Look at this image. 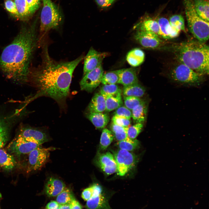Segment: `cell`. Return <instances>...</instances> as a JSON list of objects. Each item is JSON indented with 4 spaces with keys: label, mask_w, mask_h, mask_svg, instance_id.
<instances>
[{
    "label": "cell",
    "mask_w": 209,
    "mask_h": 209,
    "mask_svg": "<svg viewBox=\"0 0 209 209\" xmlns=\"http://www.w3.org/2000/svg\"><path fill=\"white\" fill-rule=\"evenodd\" d=\"M43 49L42 62L30 69L28 81L37 88L38 96L48 97L62 103L69 95L73 72L84 57L81 55L70 61L57 62L51 57L46 46Z\"/></svg>",
    "instance_id": "6da1fadb"
},
{
    "label": "cell",
    "mask_w": 209,
    "mask_h": 209,
    "mask_svg": "<svg viewBox=\"0 0 209 209\" xmlns=\"http://www.w3.org/2000/svg\"><path fill=\"white\" fill-rule=\"evenodd\" d=\"M36 21L23 25L0 56V70L7 78L20 83L28 81L30 65L39 43Z\"/></svg>",
    "instance_id": "7a4b0ae2"
},
{
    "label": "cell",
    "mask_w": 209,
    "mask_h": 209,
    "mask_svg": "<svg viewBox=\"0 0 209 209\" xmlns=\"http://www.w3.org/2000/svg\"><path fill=\"white\" fill-rule=\"evenodd\" d=\"M172 51L180 63L202 75L209 73V47L198 40H190L173 46Z\"/></svg>",
    "instance_id": "3957f363"
},
{
    "label": "cell",
    "mask_w": 209,
    "mask_h": 209,
    "mask_svg": "<svg viewBox=\"0 0 209 209\" xmlns=\"http://www.w3.org/2000/svg\"><path fill=\"white\" fill-rule=\"evenodd\" d=\"M183 3L189 30L198 41L205 43L209 38V22L198 16L192 0H183Z\"/></svg>",
    "instance_id": "277c9868"
},
{
    "label": "cell",
    "mask_w": 209,
    "mask_h": 209,
    "mask_svg": "<svg viewBox=\"0 0 209 209\" xmlns=\"http://www.w3.org/2000/svg\"><path fill=\"white\" fill-rule=\"evenodd\" d=\"M42 8L40 15V32L44 34L58 28L62 17L58 7L51 0H42Z\"/></svg>",
    "instance_id": "5b68a950"
},
{
    "label": "cell",
    "mask_w": 209,
    "mask_h": 209,
    "mask_svg": "<svg viewBox=\"0 0 209 209\" xmlns=\"http://www.w3.org/2000/svg\"><path fill=\"white\" fill-rule=\"evenodd\" d=\"M201 75L182 63L176 66L171 71L169 76L174 82L183 85L197 86L204 81Z\"/></svg>",
    "instance_id": "8992f818"
},
{
    "label": "cell",
    "mask_w": 209,
    "mask_h": 209,
    "mask_svg": "<svg viewBox=\"0 0 209 209\" xmlns=\"http://www.w3.org/2000/svg\"><path fill=\"white\" fill-rule=\"evenodd\" d=\"M114 158L117 166V171L121 176H124L135 165L137 158L129 151L122 149L114 153Z\"/></svg>",
    "instance_id": "52a82bcc"
},
{
    "label": "cell",
    "mask_w": 209,
    "mask_h": 209,
    "mask_svg": "<svg viewBox=\"0 0 209 209\" xmlns=\"http://www.w3.org/2000/svg\"><path fill=\"white\" fill-rule=\"evenodd\" d=\"M51 149L39 146L29 153L27 172L39 170L44 165L48 160Z\"/></svg>",
    "instance_id": "ba28073f"
},
{
    "label": "cell",
    "mask_w": 209,
    "mask_h": 209,
    "mask_svg": "<svg viewBox=\"0 0 209 209\" xmlns=\"http://www.w3.org/2000/svg\"><path fill=\"white\" fill-rule=\"evenodd\" d=\"M103 73L101 64L83 76L80 82L81 89L88 92H92L101 83Z\"/></svg>",
    "instance_id": "9c48e42d"
},
{
    "label": "cell",
    "mask_w": 209,
    "mask_h": 209,
    "mask_svg": "<svg viewBox=\"0 0 209 209\" xmlns=\"http://www.w3.org/2000/svg\"><path fill=\"white\" fill-rule=\"evenodd\" d=\"M41 145L17 136L9 144L7 149L11 154L19 156L28 154Z\"/></svg>",
    "instance_id": "30bf717a"
},
{
    "label": "cell",
    "mask_w": 209,
    "mask_h": 209,
    "mask_svg": "<svg viewBox=\"0 0 209 209\" xmlns=\"http://www.w3.org/2000/svg\"><path fill=\"white\" fill-rule=\"evenodd\" d=\"M158 35L150 31L137 30L134 35L135 40L143 47L155 48L161 46L163 42Z\"/></svg>",
    "instance_id": "8fae6325"
},
{
    "label": "cell",
    "mask_w": 209,
    "mask_h": 209,
    "mask_svg": "<svg viewBox=\"0 0 209 209\" xmlns=\"http://www.w3.org/2000/svg\"><path fill=\"white\" fill-rule=\"evenodd\" d=\"M17 136L40 145L47 141L48 139L47 134L44 131L27 126L21 127Z\"/></svg>",
    "instance_id": "7c38bea8"
},
{
    "label": "cell",
    "mask_w": 209,
    "mask_h": 209,
    "mask_svg": "<svg viewBox=\"0 0 209 209\" xmlns=\"http://www.w3.org/2000/svg\"><path fill=\"white\" fill-rule=\"evenodd\" d=\"M105 55L91 47L86 56L84 58L83 76L94 69L100 64Z\"/></svg>",
    "instance_id": "4fadbf2b"
},
{
    "label": "cell",
    "mask_w": 209,
    "mask_h": 209,
    "mask_svg": "<svg viewBox=\"0 0 209 209\" xmlns=\"http://www.w3.org/2000/svg\"><path fill=\"white\" fill-rule=\"evenodd\" d=\"M96 163L101 169L107 175L112 174L117 171V166L113 155L109 152L99 154Z\"/></svg>",
    "instance_id": "5bb4252c"
},
{
    "label": "cell",
    "mask_w": 209,
    "mask_h": 209,
    "mask_svg": "<svg viewBox=\"0 0 209 209\" xmlns=\"http://www.w3.org/2000/svg\"><path fill=\"white\" fill-rule=\"evenodd\" d=\"M65 188V185L62 180L51 177L46 181L44 191L48 197H54L57 196Z\"/></svg>",
    "instance_id": "9a60e30c"
},
{
    "label": "cell",
    "mask_w": 209,
    "mask_h": 209,
    "mask_svg": "<svg viewBox=\"0 0 209 209\" xmlns=\"http://www.w3.org/2000/svg\"><path fill=\"white\" fill-rule=\"evenodd\" d=\"M119 76L118 83L126 86L138 83L135 69L130 68L117 70Z\"/></svg>",
    "instance_id": "2e32d148"
},
{
    "label": "cell",
    "mask_w": 209,
    "mask_h": 209,
    "mask_svg": "<svg viewBox=\"0 0 209 209\" xmlns=\"http://www.w3.org/2000/svg\"><path fill=\"white\" fill-rule=\"evenodd\" d=\"M109 197L102 192L93 196L87 201V209H112L109 202Z\"/></svg>",
    "instance_id": "e0dca14e"
},
{
    "label": "cell",
    "mask_w": 209,
    "mask_h": 209,
    "mask_svg": "<svg viewBox=\"0 0 209 209\" xmlns=\"http://www.w3.org/2000/svg\"><path fill=\"white\" fill-rule=\"evenodd\" d=\"M157 21L159 26L160 37L165 39H170L176 37L179 35L180 33L172 28L166 18L160 17Z\"/></svg>",
    "instance_id": "ac0fdd59"
},
{
    "label": "cell",
    "mask_w": 209,
    "mask_h": 209,
    "mask_svg": "<svg viewBox=\"0 0 209 209\" xmlns=\"http://www.w3.org/2000/svg\"><path fill=\"white\" fill-rule=\"evenodd\" d=\"M134 27L137 30L151 32L159 36L160 28L158 22L149 17L142 19L136 24Z\"/></svg>",
    "instance_id": "d6986e66"
},
{
    "label": "cell",
    "mask_w": 209,
    "mask_h": 209,
    "mask_svg": "<svg viewBox=\"0 0 209 209\" xmlns=\"http://www.w3.org/2000/svg\"><path fill=\"white\" fill-rule=\"evenodd\" d=\"M87 118L98 129H102L107 125L109 120V116L107 113L102 112H89Z\"/></svg>",
    "instance_id": "ffe728a7"
},
{
    "label": "cell",
    "mask_w": 209,
    "mask_h": 209,
    "mask_svg": "<svg viewBox=\"0 0 209 209\" xmlns=\"http://www.w3.org/2000/svg\"><path fill=\"white\" fill-rule=\"evenodd\" d=\"M106 109L105 100L100 92L95 94L88 107L89 112H102Z\"/></svg>",
    "instance_id": "44dd1931"
},
{
    "label": "cell",
    "mask_w": 209,
    "mask_h": 209,
    "mask_svg": "<svg viewBox=\"0 0 209 209\" xmlns=\"http://www.w3.org/2000/svg\"><path fill=\"white\" fill-rule=\"evenodd\" d=\"M17 164L13 155L2 148L0 149V167L7 171H10L15 167Z\"/></svg>",
    "instance_id": "7402d4cb"
},
{
    "label": "cell",
    "mask_w": 209,
    "mask_h": 209,
    "mask_svg": "<svg viewBox=\"0 0 209 209\" xmlns=\"http://www.w3.org/2000/svg\"><path fill=\"white\" fill-rule=\"evenodd\" d=\"M145 54L140 48H135L130 51L126 56V60L128 63L133 67L140 65L144 61Z\"/></svg>",
    "instance_id": "603a6c76"
},
{
    "label": "cell",
    "mask_w": 209,
    "mask_h": 209,
    "mask_svg": "<svg viewBox=\"0 0 209 209\" xmlns=\"http://www.w3.org/2000/svg\"><path fill=\"white\" fill-rule=\"evenodd\" d=\"M147 104L143 100L139 105L131 110V117L134 121L136 123L143 124L147 118Z\"/></svg>",
    "instance_id": "cb8c5ba5"
},
{
    "label": "cell",
    "mask_w": 209,
    "mask_h": 209,
    "mask_svg": "<svg viewBox=\"0 0 209 209\" xmlns=\"http://www.w3.org/2000/svg\"><path fill=\"white\" fill-rule=\"evenodd\" d=\"M10 123L7 118L0 115V149L5 145L8 139Z\"/></svg>",
    "instance_id": "d4e9b609"
},
{
    "label": "cell",
    "mask_w": 209,
    "mask_h": 209,
    "mask_svg": "<svg viewBox=\"0 0 209 209\" xmlns=\"http://www.w3.org/2000/svg\"><path fill=\"white\" fill-rule=\"evenodd\" d=\"M193 3L195 11L198 16L204 21L209 22L208 1L194 0Z\"/></svg>",
    "instance_id": "484cf974"
},
{
    "label": "cell",
    "mask_w": 209,
    "mask_h": 209,
    "mask_svg": "<svg viewBox=\"0 0 209 209\" xmlns=\"http://www.w3.org/2000/svg\"><path fill=\"white\" fill-rule=\"evenodd\" d=\"M103 96L105 100L106 111H110L116 109L122 104L121 92L112 95Z\"/></svg>",
    "instance_id": "4316f807"
},
{
    "label": "cell",
    "mask_w": 209,
    "mask_h": 209,
    "mask_svg": "<svg viewBox=\"0 0 209 209\" xmlns=\"http://www.w3.org/2000/svg\"><path fill=\"white\" fill-rule=\"evenodd\" d=\"M145 88L138 83L130 85L124 86L123 93L124 96H132L140 98L144 95Z\"/></svg>",
    "instance_id": "83f0119b"
},
{
    "label": "cell",
    "mask_w": 209,
    "mask_h": 209,
    "mask_svg": "<svg viewBox=\"0 0 209 209\" xmlns=\"http://www.w3.org/2000/svg\"><path fill=\"white\" fill-rule=\"evenodd\" d=\"M19 15V19L26 21L31 17L26 0H14Z\"/></svg>",
    "instance_id": "f1b7e54d"
},
{
    "label": "cell",
    "mask_w": 209,
    "mask_h": 209,
    "mask_svg": "<svg viewBox=\"0 0 209 209\" xmlns=\"http://www.w3.org/2000/svg\"><path fill=\"white\" fill-rule=\"evenodd\" d=\"M169 21L172 28L177 32L180 33L181 30L185 31L184 20L181 15L172 16Z\"/></svg>",
    "instance_id": "f546056e"
},
{
    "label": "cell",
    "mask_w": 209,
    "mask_h": 209,
    "mask_svg": "<svg viewBox=\"0 0 209 209\" xmlns=\"http://www.w3.org/2000/svg\"><path fill=\"white\" fill-rule=\"evenodd\" d=\"M75 199L72 191L65 188L57 196L56 200L59 205L64 204L71 203Z\"/></svg>",
    "instance_id": "4dcf8cb0"
},
{
    "label": "cell",
    "mask_w": 209,
    "mask_h": 209,
    "mask_svg": "<svg viewBox=\"0 0 209 209\" xmlns=\"http://www.w3.org/2000/svg\"><path fill=\"white\" fill-rule=\"evenodd\" d=\"M139 142L136 139H131L127 137L125 139L119 141L118 146L120 149L128 151H133L139 146Z\"/></svg>",
    "instance_id": "1f68e13d"
},
{
    "label": "cell",
    "mask_w": 209,
    "mask_h": 209,
    "mask_svg": "<svg viewBox=\"0 0 209 209\" xmlns=\"http://www.w3.org/2000/svg\"><path fill=\"white\" fill-rule=\"evenodd\" d=\"M114 136L111 131L104 129L102 132L100 139V146L102 150L105 149L113 141Z\"/></svg>",
    "instance_id": "d6a6232c"
},
{
    "label": "cell",
    "mask_w": 209,
    "mask_h": 209,
    "mask_svg": "<svg viewBox=\"0 0 209 209\" xmlns=\"http://www.w3.org/2000/svg\"><path fill=\"white\" fill-rule=\"evenodd\" d=\"M128 127L120 126L113 123L111 125V131L118 140L120 141L126 138L127 137Z\"/></svg>",
    "instance_id": "836d02e7"
},
{
    "label": "cell",
    "mask_w": 209,
    "mask_h": 209,
    "mask_svg": "<svg viewBox=\"0 0 209 209\" xmlns=\"http://www.w3.org/2000/svg\"><path fill=\"white\" fill-rule=\"evenodd\" d=\"M119 76L117 70H115L103 73L101 83L104 85L113 84L118 83Z\"/></svg>",
    "instance_id": "e575fe53"
},
{
    "label": "cell",
    "mask_w": 209,
    "mask_h": 209,
    "mask_svg": "<svg viewBox=\"0 0 209 209\" xmlns=\"http://www.w3.org/2000/svg\"><path fill=\"white\" fill-rule=\"evenodd\" d=\"M121 91L119 87L116 84L104 85L100 89V93L103 96L115 94Z\"/></svg>",
    "instance_id": "d590c367"
},
{
    "label": "cell",
    "mask_w": 209,
    "mask_h": 209,
    "mask_svg": "<svg viewBox=\"0 0 209 209\" xmlns=\"http://www.w3.org/2000/svg\"><path fill=\"white\" fill-rule=\"evenodd\" d=\"M140 98L132 96H124V101L125 106L132 110L139 105L143 101Z\"/></svg>",
    "instance_id": "8d00e7d4"
},
{
    "label": "cell",
    "mask_w": 209,
    "mask_h": 209,
    "mask_svg": "<svg viewBox=\"0 0 209 209\" xmlns=\"http://www.w3.org/2000/svg\"><path fill=\"white\" fill-rule=\"evenodd\" d=\"M143 127V124L141 123H136L129 126L127 129L128 137L131 139H135L142 131Z\"/></svg>",
    "instance_id": "74e56055"
},
{
    "label": "cell",
    "mask_w": 209,
    "mask_h": 209,
    "mask_svg": "<svg viewBox=\"0 0 209 209\" xmlns=\"http://www.w3.org/2000/svg\"><path fill=\"white\" fill-rule=\"evenodd\" d=\"M4 6L7 10L19 19V15L15 3L12 0H5Z\"/></svg>",
    "instance_id": "f35d334b"
},
{
    "label": "cell",
    "mask_w": 209,
    "mask_h": 209,
    "mask_svg": "<svg viewBox=\"0 0 209 209\" xmlns=\"http://www.w3.org/2000/svg\"><path fill=\"white\" fill-rule=\"evenodd\" d=\"M114 115L130 120L132 117L131 111L125 106H121L116 109Z\"/></svg>",
    "instance_id": "ab89813d"
},
{
    "label": "cell",
    "mask_w": 209,
    "mask_h": 209,
    "mask_svg": "<svg viewBox=\"0 0 209 209\" xmlns=\"http://www.w3.org/2000/svg\"><path fill=\"white\" fill-rule=\"evenodd\" d=\"M112 120L113 123L124 127L130 126L131 123L130 120L116 115L113 116Z\"/></svg>",
    "instance_id": "60d3db41"
},
{
    "label": "cell",
    "mask_w": 209,
    "mask_h": 209,
    "mask_svg": "<svg viewBox=\"0 0 209 209\" xmlns=\"http://www.w3.org/2000/svg\"><path fill=\"white\" fill-rule=\"evenodd\" d=\"M31 16L39 8L40 5V0H26Z\"/></svg>",
    "instance_id": "b9f144b4"
},
{
    "label": "cell",
    "mask_w": 209,
    "mask_h": 209,
    "mask_svg": "<svg viewBox=\"0 0 209 209\" xmlns=\"http://www.w3.org/2000/svg\"><path fill=\"white\" fill-rule=\"evenodd\" d=\"M98 6L100 8L106 9L111 6L116 0H95Z\"/></svg>",
    "instance_id": "7bdbcfd3"
},
{
    "label": "cell",
    "mask_w": 209,
    "mask_h": 209,
    "mask_svg": "<svg viewBox=\"0 0 209 209\" xmlns=\"http://www.w3.org/2000/svg\"><path fill=\"white\" fill-rule=\"evenodd\" d=\"M93 188L92 185L83 190L82 193V197L84 200L87 201L93 196Z\"/></svg>",
    "instance_id": "ee69618b"
},
{
    "label": "cell",
    "mask_w": 209,
    "mask_h": 209,
    "mask_svg": "<svg viewBox=\"0 0 209 209\" xmlns=\"http://www.w3.org/2000/svg\"><path fill=\"white\" fill-rule=\"evenodd\" d=\"M59 203L54 201H51L46 206V209H59Z\"/></svg>",
    "instance_id": "f6af8a7d"
},
{
    "label": "cell",
    "mask_w": 209,
    "mask_h": 209,
    "mask_svg": "<svg viewBox=\"0 0 209 209\" xmlns=\"http://www.w3.org/2000/svg\"><path fill=\"white\" fill-rule=\"evenodd\" d=\"M70 209H82V207L80 203L75 199L71 203Z\"/></svg>",
    "instance_id": "bcb514c9"
},
{
    "label": "cell",
    "mask_w": 209,
    "mask_h": 209,
    "mask_svg": "<svg viewBox=\"0 0 209 209\" xmlns=\"http://www.w3.org/2000/svg\"><path fill=\"white\" fill-rule=\"evenodd\" d=\"M71 203H70L59 205V209H70Z\"/></svg>",
    "instance_id": "7dc6e473"
},
{
    "label": "cell",
    "mask_w": 209,
    "mask_h": 209,
    "mask_svg": "<svg viewBox=\"0 0 209 209\" xmlns=\"http://www.w3.org/2000/svg\"><path fill=\"white\" fill-rule=\"evenodd\" d=\"M1 197V193H0V197Z\"/></svg>",
    "instance_id": "c3c4849f"
},
{
    "label": "cell",
    "mask_w": 209,
    "mask_h": 209,
    "mask_svg": "<svg viewBox=\"0 0 209 209\" xmlns=\"http://www.w3.org/2000/svg\"><path fill=\"white\" fill-rule=\"evenodd\" d=\"M206 0L208 1V0Z\"/></svg>",
    "instance_id": "681fc988"
}]
</instances>
